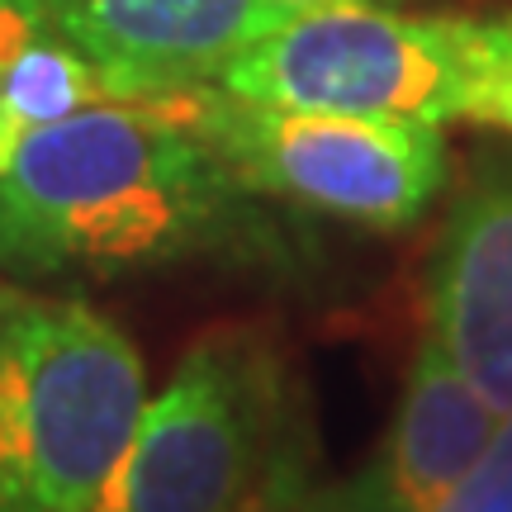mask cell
Returning <instances> with one entry per match:
<instances>
[{
    "mask_svg": "<svg viewBox=\"0 0 512 512\" xmlns=\"http://www.w3.org/2000/svg\"><path fill=\"white\" fill-rule=\"evenodd\" d=\"M181 261L285 266L290 242L171 100H100L5 157V275L110 280Z\"/></svg>",
    "mask_w": 512,
    "mask_h": 512,
    "instance_id": "obj_1",
    "label": "cell"
},
{
    "mask_svg": "<svg viewBox=\"0 0 512 512\" xmlns=\"http://www.w3.org/2000/svg\"><path fill=\"white\" fill-rule=\"evenodd\" d=\"M143 408V356L105 313L0 290V512H91Z\"/></svg>",
    "mask_w": 512,
    "mask_h": 512,
    "instance_id": "obj_2",
    "label": "cell"
},
{
    "mask_svg": "<svg viewBox=\"0 0 512 512\" xmlns=\"http://www.w3.org/2000/svg\"><path fill=\"white\" fill-rule=\"evenodd\" d=\"M512 15H403L399 5L294 10L228 57L219 91L280 110L465 119Z\"/></svg>",
    "mask_w": 512,
    "mask_h": 512,
    "instance_id": "obj_3",
    "label": "cell"
},
{
    "mask_svg": "<svg viewBox=\"0 0 512 512\" xmlns=\"http://www.w3.org/2000/svg\"><path fill=\"white\" fill-rule=\"evenodd\" d=\"M266 503H304L285 441V384L256 342L209 337L143 408L91 512H252Z\"/></svg>",
    "mask_w": 512,
    "mask_h": 512,
    "instance_id": "obj_4",
    "label": "cell"
},
{
    "mask_svg": "<svg viewBox=\"0 0 512 512\" xmlns=\"http://www.w3.org/2000/svg\"><path fill=\"white\" fill-rule=\"evenodd\" d=\"M214 147L256 200H280L299 214L342 219L375 233H399L446 190V138L422 119L280 110L219 86L162 95Z\"/></svg>",
    "mask_w": 512,
    "mask_h": 512,
    "instance_id": "obj_5",
    "label": "cell"
},
{
    "mask_svg": "<svg viewBox=\"0 0 512 512\" xmlns=\"http://www.w3.org/2000/svg\"><path fill=\"white\" fill-rule=\"evenodd\" d=\"M57 38L91 57L114 100L214 86L228 57L275 29V0H34Z\"/></svg>",
    "mask_w": 512,
    "mask_h": 512,
    "instance_id": "obj_6",
    "label": "cell"
},
{
    "mask_svg": "<svg viewBox=\"0 0 512 512\" xmlns=\"http://www.w3.org/2000/svg\"><path fill=\"white\" fill-rule=\"evenodd\" d=\"M427 342H437L498 418L512 413V162L484 166L441 223L427 266Z\"/></svg>",
    "mask_w": 512,
    "mask_h": 512,
    "instance_id": "obj_7",
    "label": "cell"
},
{
    "mask_svg": "<svg viewBox=\"0 0 512 512\" xmlns=\"http://www.w3.org/2000/svg\"><path fill=\"white\" fill-rule=\"evenodd\" d=\"M494 427L498 413L489 399L437 342H422L375 460L347 489L304 498L299 512H437L489 446Z\"/></svg>",
    "mask_w": 512,
    "mask_h": 512,
    "instance_id": "obj_8",
    "label": "cell"
},
{
    "mask_svg": "<svg viewBox=\"0 0 512 512\" xmlns=\"http://www.w3.org/2000/svg\"><path fill=\"white\" fill-rule=\"evenodd\" d=\"M114 100L91 57L67 38L38 34L0 67V166L29 133L57 124L67 114Z\"/></svg>",
    "mask_w": 512,
    "mask_h": 512,
    "instance_id": "obj_9",
    "label": "cell"
},
{
    "mask_svg": "<svg viewBox=\"0 0 512 512\" xmlns=\"http://www.w3.org/2000/svg\"><path fill=\"white\" fill-rule=\"evenodd\" d=\"M437 512H512V413L498 418L489 446Z\"/></svg>",
    "mask_w": 512,
    "mask_h": 512,
    "instance_id": "obj_10",
    "label": "cell"
},
{
    "mask_svg": "<svg viewBox=\"0 0 512 512\" xmlns=\"http://www.w3.org/2000/svg\"><path fill=\"white\" fill-rule=\"evenodd\" d=\"M465 119L512 133V29H508V38H503V48H498L494 67H489L484 81H479V95H475V105H470Z\"/></svg>",
    "mask_w": 512,
    "mask_h": 512,
    "instance_id": "obj_11",
    "label": "cell"
},
{
    "mask_svg": "<svg viewBox=\"0 0 512 512\" xmlns=\"http://www.w3.org/2000/svg\"><path fill=\"white\" fill-rule=\"evenodd\" d=\"M38 34H53V29L43 24L34 0H0V67H5L24 43H34Z\"/></svg>",
    "mask_w": 512,
    "mask_h": 512,
    "instance_id": "obj_12",
    "label": "cell"
},
{
    "mask_svg": "<svg viewBox=\"0 0 512 512\" xmlns=\"http://www.w3.org/2000/svg\"><path fill=\"white\" fill-rule=\"evenodd\" d=\"M285 10H328V5H408V0H275Z\"/></svg>",
    "mask_w": 512,
    "mask_h": 512,
    "instance_id": "obj_13",
    "label": "cell"
},
{
    "mask_svg": "<svg viewBox=\"0 0 512 512\" xmlns=\"http://www.w3.org/2000/svg\"><path fill=\"white\" fill-rule=\"evenodd\" d=\"M304 503H266V508H252V512H299Z\"/></svg>",
    "mask_w": 512,
    "mask_h": 512,
    "instance_id": "obj_14",
    "label": "cell"
}]
</instances>
